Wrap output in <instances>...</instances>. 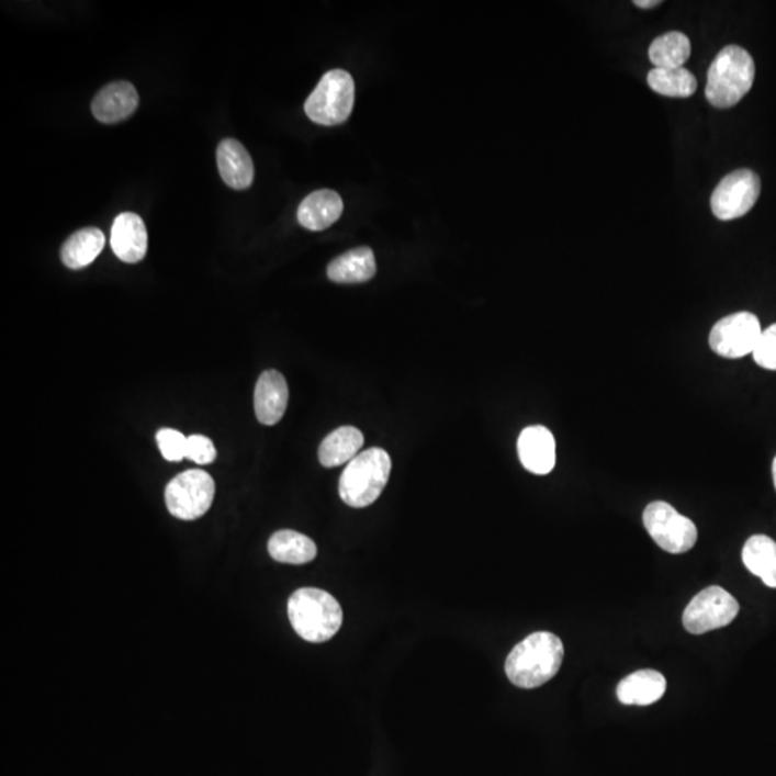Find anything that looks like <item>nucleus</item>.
<instances>
[{"label":"nucleus","instance_id":"9d476101","mask_svg":"<svg viewBox=\"0 0 776 776\" xmlns=\"http://www.w3.org/2000/svg\"><path fill=\"white\" fill-rule=\"evenodd\" d=\"M764 329L760 319L752 313L728 315L710 331L709 346L718 356L724 359H742L755 351L757 341Z\"/></svg>","mask_w":776,"mask_h":776},{"label":"nucleus","instance_id":"1a4fd4ad","mask_svg":"<svg viewBox=\"0 0 776 776\" xmlns=\"http://www.w3.org/2000/svg\"><path fill=\"white\" fill-rule=\"evenodd\" d=\"M761 194V179L754 170L739 169L720 180L710 206L719 221H735L755 206Z\"/></svg>","mask_w":776,"mask_h":776},{"label":"nucleus","instance_id":"b1692460","mask_svg":"<svg viewBox=\"0 0 776 776\" xmlns=\"http://www.w3.org/2000/svg\"><path fill=\"white\" fill-rule=\"evenodd\" d=\"M648 83L654 92L671 99H689L697 90L696 77L686 68H653Z\"/></svg>","mask_w":776,"mask_h":776},{"label":"nucleus","instance_id":"f03ea898","mask_svg":"<svg viewBox=\"0 0 776 776\" xmlns=\"http://www.w3.org/2000/svg\"><path fill=\"white\" fill-rule=\"evenodd\" d=\"M755 72L754 58L746 49L724 46L710 64L706 99L717 109H731L751 91Z\"/></svg>","mask_w":776,"mask_h":776},{"label":"nucleus","instance_id":"aec40b11","mask_svg":"<svg viewBox=\"0 0 776 776\" xmlns=\"http://www.w3.org/2000/svg\"><path fill=\"white\" fill-rule=\"evenodd\" d=\"M269 555L283 564L302 565L315 560L318 554L313 539L291 529L273 533L268 542Z\"/></svg>","mask_w":776,"mask_h":776},{"label":"nucleus","instance_id":"c85d7f7f","mask_svg":"<svg viewBox=\"0 0 776 776\" xmlns=\"http://www.w3.org/2000/svg\"><path fill=\"white\" fill-rule=\"evenodd\" d=\"M773 477H774V486H775V491H776V457H775L774 463H773Z\"/></svg>","mask_w":776,"mask_h":776},{"label":"nucleus","instance_id":"7ed1b4c3","mask_svg":"<svg viewBox=\"0 0 776 776\" xmlns=\"http://www.w3.org/2000/svg\"><path fill=\"white\" fill-rule=\"evenodd\" d=\"M288 616L296 634L310 643L331 640L342 626V608L331 594L301 588L288 601Z\"/></svg>","mask_w":776,"mask_h":776},{"label":"nucleus","instance_id":"412c9836","mask_svg":"<svg viewBox=\"0 0 776 776\" xmlns=\"http://www.w3.org/2000/svg\"><path fill=\"white\" fill-rule=\"evenodd\" d=\"M105 246V235L97 227L76 232L63 245L60 259L69 269H82L94 262Z\"/></svg>","mask_w":776,"mask_h":776},{"label":"nucleus","instance_id":"2eb2a0df","mask_svg":"<svg viewBox=\"0 0 776 776\" xmlns=\"http://www.w3.org/2000/svg\"><path fill=\"white\" fill-rule=\"evenodd\" d=\"M217 167H220L222 180L232 189L245 190L254 183L252 157L238 139H223L217 147Z\"/></svg>","mask_w":776,"mask_h":776},{"label":"nucleus","instance_id":"a878e982","mask_svg":"<svg viewBox=\"0 0 776 776\" xmlns=\"http://www.w3.org/2000/svg\"><path fill=\"white\" fill-rule=\"evenodd\" d=\"M752 356L762 369L776 371V324L762 331Z\"/></svg>","mask_w":776,"mask_h":776},{"label":"nucleus","instance_id":"39448f33","mask_svg":"<svg viewBox=\"0 0 776 776\" xmlns=\"http://www.w3.org/2000/svg\"><path fill=\"white\" fill-rule=\"evenodd\" d=\"M355 80L344 69L325 74L305 102V113L314 123L338 125L347 121L355 109Z\"/></svg>","mask_w":776,"mask_h":776},{"label":"nucleus","instance_id":"f8f14e48","mask_svg":"<svg viewBox=\"0 0 776 776\" xmlns=\"http://www.w3.org/2000/svg\"><path fill=\"white\" fill-rule=\"evenodd\" d=\"M290 390L285 378L275 370L265 371L255 389V415L265 426L277 425L285 415Z\"/></svg>","mask_w":776,"mask_h":776},{"label":"nucleus","instance_id":"0eeeda50","mask_svg":"<svg viewBox=\"0 0 776 776\" xmlns=\"http://www.w3.org/2000/svg\"><path fill=\"white\" fill-rule=\"evenodd\" d=\"M643 522L653 541L671 554H685L695 547L697 528L694 520L683 517L667 502L657 501L648 505Z\"/></svg>","mask_w":776,"mask_h":776},{"label":"nucleus","instance_id":"6ab92c4d","mask_svg":"<svg viewBox=\"0 0 776 776\" xmlns=\"http://www.w3.org/2000/svg\"><path fill=\"white\" fill-rule=\"evenodd\" d=\"M364 436L357 427L342 426L334 430L319 446V462L324 468H337L359 457Z\"/></svg>","mask_w":776,"mask_h":776},{"label":"nucleus","instance_id":"dca6fc26","mask_svg":"<svg viewBox=\"0 0 776 776\" xmlns=\"http://www.w3.org/2000/svg\"><path fill=\"white\" fill-rule=\"evenodd\" d=\"M342 211L344 202L337 192L317 190L300 204L299 221L305 229L325 230L341 217Z\"/></svg>","mask_w":776,"mask_h":776},{"label":"nucleus","instance_id":"f257e3e1","mask_svg":"<svg viewBox=\"0 0 776 776\" xmlns=\"http://www.w3.org/2000/svg\"><path fill=\"white\" fill-rule=\"evenodd\" d=\"M564 660L558 636L538 631L515 645L505 663L506 676L520 689H536L556 676Z\"/></svg>","mask_w":776,"mask_h":776},{"label":"nucleus","instance_id":"5701e85b","mask_svg":"<svg viewBox=\"0 0 776 776\" xmlns=\"http://www.w3.org/2000/svg\"><path fill=\"white\" fill-rule=\"evenodd\" d=\"M690 54V40L678 31L660 35L649 48V58L654 68H683Z\"/></svg>","mask_w":776,"mask_h":776},{"label":"nucleus","instance_id":"393cba45","mask_svg":"<svg viewBox=\"0 0 776 776\" xmlns=\"http://www.w3.org/2000/svg\"><path fill=\"white\" fill-rule=\"evenodd\" d=\"M188 439L175 429H161L156 436L162 458L169 462H180L188 454Z\"/></svg>","mask_w":776,"mask_h":776},{"label":"nucleus","instance_id":"a211bd4d","mask_svg":"<svg viewBox=\"0 0 776 776\" xmlns=\"http://www.w3.org/2000/svg\"><path fill=\"white\" fill-rule=\"evenodd\" d=\"M378 272V263L373 250L361 246L348 250L333 260L328 265L327 275L333 282L337 283H362L373 279Z\"/></svg>","mask_w":776,"mask_h":776},{"label":"nucleus","instance_id":"6e6552de","mask_svg":"<svg viewBox=\"0 0 776 776\" xmlns=\"http://www.w3.org/2000/svg\"><path fill=\"white\" fill-rule=\"evenodd\" d=\"M739 615V604L731 594L713 585L691 599L683 612V626L691 634H705L731 625Z\"/></svg>","mask_w":776,"mask_h":776},{"label":"nucleus","instance_id":"f3484780","mask_svg":"<svg viewBox=\"0 0 776 776\" xmlns=\"http://www.w3.org/2000/svg\"><path fill=\"white\" fill-rule=\"evenodd\" d=\"M666 677L657 671H639L622 678L617 697L622 705L649 706L666 694Z\"/></svg>","mask_w":776,"mask_h":776},{"label":"nucleus","instance_id":"ddd939ff","mask_svg":"<svg viewBox=\"0 0 776 776\" xmlns=\"http://www.w3.org/2000/svg\"><path fill=\"white\" fill-rule=\"evenodd\" d=\"M111 248L117 258L127 263H137L147 254V229L136 213H121L111 227Z\"/></svg>","mask_w":776,"mask_h":776},{"label":"nucleus","instance_id":"cd10ccee","mask_svg":"<svg viewBox=\"0 0 776 776\" xmlns=\"http://www.w3.org/2000/svg\"><path fill=\"white\" fill-rule=\"evenodd\" d=\"M636 7L640 9H653L662 4L660 0H634Z\"/></svg>","mask_w":776,"mask_h":776},{"label":"nucleus","instance_id":"423d86ee","mask_svg":"<svg viewBox=\"0 0 776 776\" xmlns=\"http://www.w3.org/2000/svg\"><path fill=\"white\" fill-rule=\"evenodd\" d=\"M215 492V481L207 472L202 469L185 471L166 487L167 509L181 520L202 518L211 509Z\"/></svg>","mask_w":776,"mask_h":776},{"label":"nucleus","instance_id":"4be33fe9","mask_svg":"<svg viewBox=\"0 0 776 776\" xmlns=\"http://www.w3.org/2000/svg\"><path fill=\"white\" fill-rule=\"evenodd\" d=\"M743 564L752 574L776 588V542L766 536L747 539L742 551Z\"/></svg>","mask_w":776,"mask_h":776},{"label":"nucleus","instance_id":"4468645a","mask_svg":"<svg viewBox=\"0 0 776 776\" xmlns=\"http://www.w3.org/2000/svg\"><path fill=\"white\" fill-rule=\"evenodd\" d=\"M138 92L133 83L119 81L102 88L92 101V114L101 123L115 124L128 119L138 106Z\"/></svg>","mask_w":776,"mask_h":776},{"label":"nucleus","instance_id":"bb28decb","mask_svg":"<svg viewBox=\"0 0 776 776\" xmlns=\"http://www.w3.org/2000/svg\"><path fill=\"white\" fill-rule=\"evenodd\" d=\"M185 458L198 464H211L215 462L216 459L215 445H213V441L206 438V436H190Z\"/></svg>","mask_w":776,"mask_h":776},{"label":"nucleus","instance_id":"20e7f679","mask_svg":"<svg viewBox=\"0 0 776 776\" xmlns=\"http://www.w3.org/2000/svg\"><path fill=\"white\" fill-rule=\"evenodd\" d=\"M392 459L380 448H371L351 460L339 477V496L352 508L374 504L387 486Z\"/></svg>","mask_w":776,"mask_h":776},{"label":"nucleus","instance_id":"9b49d317","mask_svg":"<svg viewBox=\"0 0 776 776\" xmlns=\"http://www.w3.org/2000/svg\"><path fill=\"white\" fill-rule=\"evenodd\" d=\"M555 439L547 427L529 426L518 439L520 463L533 475H548L554 471L556 454Z\"/></svg>","mask_w":776,"mask_h":776}]
</instances>
